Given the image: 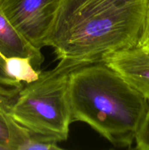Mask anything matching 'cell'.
Segmentation results:
<instances>
[{"instance_id":"obj_1","label":"cell","mask_w":149,"mask_h":150,"mask_svg":"<svg viewBox=\"0 0 149 150\" xmlns=\"http://www.w3.org/2000/svg\"><path fill=\"white\" fill-rule=\"evenodd\" d=\"M149 0H61L46 42L58 59L94 62L139 45Z\"/></svg>"},{"instance_id":"obj_2","label":"cell","mask_w":149,"mask_h":150,"mask_svg":"<svg viewBox=\"0 0 149 150\" xmlns=\"http://www.w3.org/2000/svg\"><path fill=\"white\" fill-rule=\"evenodd\" d=\"M69 100L72 122L86 123L118 147H131L148 106L140 92L102 60L72 72Z\"/></svg>"},{"instance_id":"obj_3","label":"cell","mask_w":149,"mask_h":150,"mask_svg":"<svg viewBox=\"0 0 149 150\" xmlns=\"http://www.w3.org/2000/svg\"><path fill=\"white\" fill-rule=\"evenodd\" d=\"M86 63L91 62L60 59L55 68L41 72L37 80L20 89L8 114L33 133L56 142L66 141L72 122L70 76Z\"/></svg>"},{"instance_id":"obj_4","label":"cell","mask_w":149,"mask_h":150,"mask_svg":"<svg viewBox=\"0 0 149 150\" xmlns=\"http://www.w3.org/2000/svg\"><path fill=\"white\" fill-rule=\"evenodd\" d=\"M60 3L61 0H0V7L15 29L41 50L46 46Z\"/></svg>"},{"instance_id":"obj_5","label":"cell","mask_w":149,"mask_h":150,"mask_svg":"<svg viewBox=\"0 0 149 150\" xmlns=\"http://www.w3.org/2000/svg\"><path fill=\"white\" fill-rule=\"evenodd\" d=\"M102 61L149 102V47L137 45L106 54Z\"/></svg>"},{"instance_id":"obj_6","label":"cell","mask_w":149,"mask_h":150,"mask_svg":"<svg viewBox=\"0 0 149 150\" xmlns=\"http://www.w3.org/2000/svg\"><path fill=\"white\" fill-rule=\"evenodd\" d=\"M0 56L29 57L36 70H39L44 61L40 49L35 48L11 24L0 7Z\"/></svg>"},{"instance_id":"obj_7","label":"cell","mask_w":149,"mask_h":150,"mask_svg":"<svg viewBox=\"0 0 149 150\" xmlns=\"http://www.w3.org/2000/svg\"><path fill=\"white\" fill-rule=\"evenodd\" d=\"M7 73L18 81L30 83L39 79L40 70H36L29 57H13L4 59Z\"/></svg>"},{"instance_id":"obj_8","label":"cell","mask_w":149,"mask_h":150,"mask_svg":"<svg viewBox=\"0 0 149 150\" xmlns=\"http://www.w3.org/2000/svg\"><path fill=\"white\" fill-rule=\"evenodd\" d=\"M22 88L0 85V111L5 114L10 113Z\"/></svg>"},{"instance_id":"obj_9","label":"cell","mask_w":149,"mask_h":150,"mask_svg":"<svg viewBox=\"0 0 149 150\" xmlns=\"http://www.w3.org/2000/svg\"><path fill=\"white\" fill-rule=\"evenodd\" d=\"M135 143L137 149L149 150V102L144 118L136 134Z\"/></svg>"},{"instance_id":"obj_10","label":"cell","mask_w":149,"mask_h":150,"mask_svg":"<svg viewBox=\"0 0 149 150\" xmlns=\"http://www.w3.org/2000/svg\"><path fill=\"white\" fill-rule=\"evenodd\" d=\"M8 114L0 111V146H3L5 150H10V129H9Z\"/></svg>"},{"instance_id":"obj_11","label":"cell","mask_w":149,"mask_h":150,"mask_svg":"<svg viewBox=\"0 0 149 150\" xmlns=\"http://www.w3.org/2000/svg\"><path fill=\"white\" fill-rule=\"evenodd\" d=\"M0 85L18 88H22L23 86L21 82L18 81L7 73L5 68V60L1 56H0Z\"/></svg>"},{"instance_id":"obj_12","label":"cell","mask_w":149,"mask_h":150,"mask_svg":"<svg viewBox=\"0 0 149 150\" xmlns=\"http://www.w3.org/2000/svg\"><path fill=\"white\" fill-rule=\"evenodd\" d=\"M139 45L149 47V4H148V7L145 24L143 36H142L141 40H140V44H139Z\"/></svg>"},{"instance_id":"obj_13","label":"cell","mask_w":149,"mask_h":150,"mask_svg":"<svg viewBox=\"0 0 149 150\" xmlns=\"http://www.w3.org/2000/svg\"><path fill=\"white\" fill-rule=\"evenodd\" d=\"M0 150H5V149H4V148L3 147V146H0Z\"/></svg>"}]
</instances>
